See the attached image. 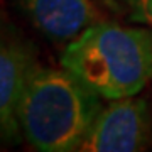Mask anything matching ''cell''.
Here are the masks:
<instances>
[{
  "instance_id": "cell-6",
  "label": "cell",
  "mask_w": 152,
  "mask_h": 152,
  "mask_svg": "<svg viewBox=\"0 0 152 152\" xmlns=\"http://www.w3.org/2000/svg\"><path fill=\"white\" fill-rule=\"evenodd\" d=\"M129 10V17L152 27V0H115Z\"/></svg>"
},
{
  "instance_id": "cell-5",
  "label": "cell",
  "mask_w": 152,
  "mask_h": 152,
  "mask_svg": "<svg viewBox=\"0 0 152 152\" xmlns=\"http://www.w3.org/2000/svg\"><path fill=\"white\" fill-rule=\"evenodd\" d=\"M27 20L53 42H69L96 24L91 0H17Z\"/></svg>"
},
{
  "instance_id": "cell-4",
  "label": "cell",
  "mask_w": 152,
  "mask_h": 152,
  "mask_svg": "<svg viewBox=\"0 0 152 152\" xmlns=\"http://www.w3.org/2000/svg\"><path fill=\"white\" fill-rule=\"evenodd\" d=\"M36 63L32 44L12 27L0 24V140L7 144H17L24 137L19 107Z\"/></svg>"
},
{
  "instance_id": "cell-3",
  "label": "cell",
  "mask_w": 152,
  "mask_h": 152,
  "mask_svg": "<svg viewBox=\"0 0 152 152\" xmlns=\"http://www.w3.org/2000/svg\"><path fill=\"white\" fill-rule=\"evenodd\" d=\"M152 115L144 98L110 100L91 124L81 152H137L151 144Z\"/></svg>"
},
{
  "instance_id": "cell-2",
  "label": "cell",
  "mask_w": 152,
  "mask_h": 152,
  "mask_svg": "<svg viewBox=\"0 0 152 152\" xmlns=\"http://www.w3.org/2000/svg\"><path fill=\"white\" fill-rule=\"evenodd\" d=\"M61 66L103 100L139 95L152 81V29L96 22L68 42Z\"/></svg>"
},
{
  "instance_id": "cell-1",
  "label": "cell",
  "mask_w": 152,
  "mask_h": 152,
  "mask_svg": "<svg viewBox=\"0 0 152 152\" xmlns=\"http://www.w3.org/2000/svg\"><path fill=\"white\" fill-rule=\"evenodd\" d=\"M102 108V96L71 71L36 63L19 107L22 135L41 152L80 151Z\"/></svg>"
}]
</instances>
